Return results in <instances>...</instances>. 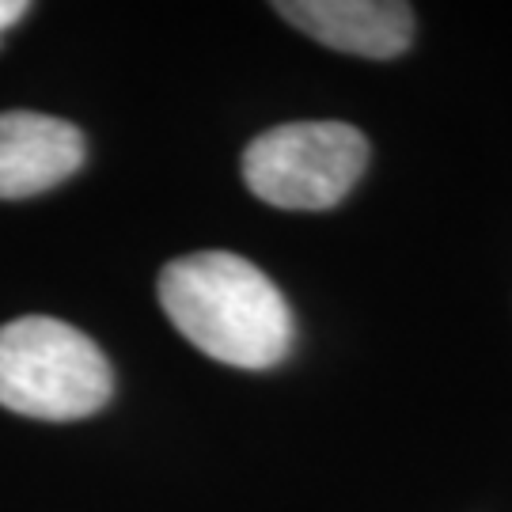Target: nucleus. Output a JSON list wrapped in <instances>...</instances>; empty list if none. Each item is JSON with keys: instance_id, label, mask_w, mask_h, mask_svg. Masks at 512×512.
Instances as JSON below:
<instances>
[{"instance_id": "obj_1", "label": "nucleus", "mask_w": 512, "mask_h": 512, "mask_svg": "<svg viewBox=\"0 0 512 512\" xmlns=\"http://www.w3.org/2000/svg\"><path fill=\"white\" fill-rule=\"evenodd\" d=\"M160 304L171 327L205 357L232 368H274L293 349V311L255 262L198 251L167 262Z\"/></svg>"}, {"instance_id": "obj_2", "label": "nucleus", "mask_w": 512, "mask_h": 512, "mask_svg": "<svg viewBox=\"0 0 512 512\" xmlns=\"http://www.w3.org/2000/svg\"><path fill=\"white\" fill-rule=\"evenodd\" d=\"M114 372L84 330L50 315L0 327V406L42 421H76L103 410Z\"/></svg>"}, {"instance_id": "obj_3", "label": "nucleus", "mask_w": 512, "mask_h": 512, "mask_svg": "<svg viewBox=\"0 0 512 512\" xmlns=\"http://www.w3.org/2000/svg\"><path fill=\"white\" fill-rule=\"evenodd\" d=\"M368 141L346 122H293L258 133L243 152L247 190L277 209H330L365 175Z\"/></svg>"}, {"instance_id": "obj_4", "label": "nucleus", "mask_w": 512, "mask_h": 512, "mask_svg": "<svg viewBox=\"0 0 512 512\" xmlns=\"http://www.w3.org/2000/svg\"><path fill=\"white\" fill-rule=\"evenodd\" d=\"M88 156L84 133L54 114H0V202L35 198L73 179Z\"/></svg>"}, {"instance_id": "obj_5", "label": "nucleus", "mask_w": 512, "mask_h": 512, "mask_svg": "<svg viewBox=\"0 0 512 512\" xmlns=\"http://www.w3.org/2000/svg\"><path fill=\"white\" fill-rule=\"evenodd\" d=\"M274 8L296 31L342 54L384 61L414 42V8L403 0H281Z\"/></svg>"}, {"instance_id": "obj_6", "label": "nucleus", "mask_w": 512, "mask_h": 512, "mask_svg": "<svg viewBox=\"0 0 512 512\" xmlns=\"http://www.w3.org/2000/svg\"><path fill=\"white\" fill-rule=\"evenodd\" d=\"M27 8H31V4H23V0H0V35H4L8 27H16L19 19L27 16Z\"/></svg>"}]
</instances>
